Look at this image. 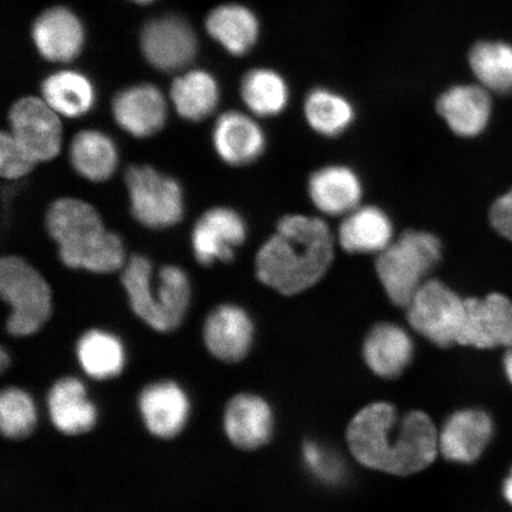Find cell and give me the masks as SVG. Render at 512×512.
<instances>
[{"label": "cell", "mask_w": 512, "mask_h": 512, "mask_svg": "<svg viewBox=\"0 0 512 512\" xmlns=\"http://www.w3.org/2000/svg\"><path fill=\"white\" fill-rule=\"evenodd\" d=\"M246 238V223L236 211L214 208L197 221L192 232V248L197 261L204 266H210L215 261H232L235 249Z\"/></svg>", "instance_id": "7c38bea8"}, {"label": "cell", "mask_w": 512, "mask_h": 512, "mask_svg": "<svg viewBox=\"0 0 512 512\" xmlns=\"http://www.w3.org/2000/svg\"><path fill=\"white\" fill-rule=\"evenodd\" d=\"M409 324L433 344H458L465 319V299L440 280L425 281L407 305Z\"/></svg>", "instance_id": "52a82bcc"}, {"label": "cell", "mask_w": 512, "mask_h": 512, "mask_svg": "<svg viewBox=\"0 0 512 512\" xmlns=\"http://www.w3.org/2000/svg\"><path fill=\"white\" fill-rule=\"evenodd\" d=\"M132 2H136L139 4H149V3H152L153 0H132Z\"/></svg>", "instance_id": "ab89813d"}, {"label": "cell", "mask_w": 512, "mask_h": 512, "mask_svg": "<svg viewBox=\"0 0 512 512\" xmlns=\"http://www.w3.org/2000/svg\"><path fill=\"white\" fill-rule=\"evenodd\" d=\"M121 280L132 310L150 328L171 332L182 324L191 297L190 281L182 268L165 266L155 281L150 260L134 255Z\"/></svg>", "instance_id": "277c9868"}, {"label": "cell", "mask_w": 512, "mask_h": 512, "mask_svg": "<svg viewBox=\"0 0 512 512\" xmlns=\"http://www.w3.org/2000/svg\"><path fill=\"white\" fill-rule=\"evenodd\" d=\"M139 409L147 430L160 439L175 438L187 425L190 402L175 382L150 384L139 396Z\"/></svg>", "instance_id": "9a60e30c"}, {"label": "cell", "mask_w": 512, "mask_h": 512, "mask_svg": "<svg viewBox=\"0 0 512 512\" xmlns=\"http://www.w3.org/2000/svg\"><path fill=\"white\" fill-rule=\"evenodd\" d=\"M113 115L118 125L128 134L146 138L162 130L168 117V108L157 87L138 85L115 96Z\"/></svg>", "instance_id": "2e32d148"}, {"label": "cell", "mask_w": 512, "mask_h": 512, "mask_svg": "<svg viewBox=\"0 0 512 512\" xmlns=\"http://www.w3.org/2000/svg\"><path fill=\"white\" fill-rule=\"evenodd\" d=\"M70 159L74 169L92 182H105L117 170L119 157L117 146L107 134L81 131L70 145Z\"/></svg>", "instance_id": "484cf974"}, {"label": "cell", "mask_w": 512, "mask_h": 512, "mask_svg": "<svg viewBox=\"0 0 512 512\" xmlns=\"http://www.w3.org/2000/svg\"><path fill=\"white\" fill-rule=\"evenodd\" d=\"M392 220L380 208L352 210L338 229V240L349 253H381L393 242Z\"/></svg>", "instance_id": "cb8c5ba5"}, {"label": "cell", "mask_w": 512, "mask_h": 512, "mask_svg": "<svg viewBox=\"0 0 512 512\" xmlns=\"http://www.w3.org/2000/svg\"><path fill=\"white\" fill-rule=\"evenodd\" d=\"M132 214L149 228H168L182 220L183 191L176 179L147 165L132 166L126 172Z\"/></svg>", "instance_id": "ba28073f"}, {"label": "cell", "mask_w": 512, "mask_h": 512, "mask_svg": "<svg viewBox=\"0 0 512 512\" xmlns=\"http://www.w3.org/2000/svg\"><path fill=\"white\" fill-rule=\"evenodd\" d=\"M473 74L484 88L497 94L512 93V46L504 42L483 41L469 55Z\"/></svg>", "instance_id": "4dcf8cb0"}, {"label": "cell", "mask_w": 512, "mask_h": 512, "mask_svg": "<svg viewBox=\"0 0 512 512\" xmlns=\"http://www.w3.org/2000/svg\"><path fill=\"white\" fill-rule=\"evenodd\" d=\"M142 49L153 67L162 72H177L195 59L197 40L194 30L183 19L169 16L146 25Z\"/></svg>", "instance_id": "8fae6325"}, {"label": "cell", "mask_w": 512, "mask_h": 512, "mask_svg": "<svg viewBox=\"0 0 512 512\" xmlns=\"http://www.w3.org/2000/svg\"><path fill=\"white\" fill-rule=\"evenodd\" d=\"M347 439L358 463L395 476L425 470L439 450V434L430 416L419 411L400 416L387 402L371 403L358 412Z\"/></svg>", "instance_id": "6da1fadb"}, {"label": "cell", "mask_w": 512, "mask_h": 512, "mask_svg": "<svg viewBox=\"0 0 512 512\" xmlns=\"http://www.w3.org/2000/svg\"><path fill=\"white\" fill-rule=\"evenodd\" d=\"M494 434L491 416L480 409H463L445 421L439 450L450 462L470 464L482 456Z\"/></svg>", "instance_id": "4fadbf2b"}, {"label": "cell", "mask_w": 512, "mask_h": 512, "mask_svg": "<svg viewBox=\"0 0 512 512\" xmlns=\"http://www.w3.org/2000/svg\"><path fill=\"white\" fill-rule=\"evenodd\" d=\"M76 352L82 369L95 380L112 379L125 366L124 345L110 332L87 331L79 339Z\"/></svg>", "instance_id": "f1b7e54d"}, {"label": "cell", "mask_w": 512, "mask_h": 512, "mask_svg": "<svg viewBox=\"0 0 512 512\" xmlns=\"http://www.w3.org/2000/svg\"><path fill=\"white\" fill-rule=\"evenodd\" d=\"M0 363H2V370L4 371L6 369V367L9 366V363H10V357L8 356V354H6V351L3 349L2 350V358H0Z\"/></svg>", "instance_id": "f35d334b"}, {"label": "cell", "mask_w": 512, "mask_h": 512, "mask_svg": "<svg viewBox=\"0 0 512 512\" xmlns=\"http://www.w3.org/2000/svg\"><path fill=\"white\" fill-rule=\"evenodd\" d=\"M437 236L408 230L379 254L376 272L387 296L395 305L405 306L424 285L426 277L441 258Z\"/></svg>", "instance_id": "5b68a950"}, {"label": "cell", "mask_w": 512, "mask_h": 512, "mask_svg": "<svg viewBox=\"0 0 512 512\" xmlns=\"http://www.w3.org/2000/svg\"><path fill=\"white\" fill-rule=\"evenodd\" d=\"M47 227L67 267L94 273H112L123 267V241L108 232L91 204L78 198L57 200L48 210Z\"/></svg>", "instance_id": "3957f363"}, {"label": "cell", "mask_w": 512, "mask_h": 512, "mask_svg": "<svg viewBox=\"0 0 512 512\" xmlns=\"http://www.w3.org/2000/svg\"><path fill=\"white\" fill-rule=\"evenodd\" d=\"M10 133L37 163L48 162L59 155L62 147V125L46 100L27 96L12 106Z\"/></svg>", "instance_id": "9c48e42d"}, {"label": "cell", "mask_w": 512, "mask_h": 512, "mask_svg": "<svg viewBox=\"0 0 512 512\" xmlns=\"http://www.w3.org/2000/svg\"><path fill=\"white\" fill-rule=\"evenodd\" d=\"M334 251L328 223L318 217L287 215L256 255V275L262 284L294 296L324 277Z\"/></svg>", "instance_id": "7a4b0ae2"}, {"label": "cell", "mask_w": 512, "mask_h": 512, "mask_svg": "<svg viewBox=\"0 0 512 512\" xmlns=\"http://www.w3.org/2000/svg\"><path fill=\"white\" fill-rule=\"evenodd\" d=\"M490 221L503 238L512 241V189L499 197L490 211Z\"/></svg>", "instance_id": "d590c367"}, {"label": "cell", "mask_w": 512, "mask_h": 512, "mask_svg": "<svg viewBox=\"0 0 512 512\" xmlns=\"http://www.w3.org/2000/svg\"><path fill=\"white\" fill-rule=\"evenodd\" d=\"M241 96L255 115L274 117L285 110L290 91L283 76L272 69L258 68L243 78Z\"/></svg>", "instance_id": "1f68e13d"}, {"label": "cell", "mask_w": 512, "mask_h": 512, "mask_svg": "<svg viewBox=\"0 0 512 512\" xmlns=\"http://www.w3.org/2000/svg\"><path fill=\"white\" fill-rule=\"evenodd\" d=\"M414 344L405 329L393 323H381L370 330L363 344L364 361L382 379L399 377L412 362Z\"/></svg>", "instance_id": "44dd1931"}, {"label": "cell", "mask_w": 512, "mask_h": 512, "mask_svg": "<svg viewBox=\"0 0 512 512\" xmlns=\"http://www.w3.org/2000/svg\"><path fill=\"white\" fill-rule=\"evenodd\" d=\"M307 124L324 137H337L354 123L355 110L343 95L316 88L307 95L304 105Z\"/></svg>", "instance_id": "f546056e"}, {"label": "cell", "mask_w": 512, "mask_h": 512, "mask_svg": "<svg viewBox=\"0 0 512 512\" xmlns=\"http://www.w3.org/2000/svg\"><path fill=\"white\" fill-rule=\"evenodd\" d=\"M254 328L251 317L241 307L226 304L210 312L204 324V343L217 360L235 363L251 350Z\"/></svg>", "instance_id": "5bb4252c"}, {"label": "cell", "mask_w": 512, "mask_h": 512, "mask_svg": "<svg viewBox=\"0 0 512 512\" xmlns=\"http://www.w3.org/2000/svg\"><path fill=\"white\" fill-rule=\"evenodd\" d=\"M458 344L477 349L512 347V300L499 293L465 299Z\"/></svg>", "instance_id": "30bf717a"}, {"label": "cell", "mask_w": 512, "mask_h": 512, "mask_svg": "<svg viewBox=\"0 0 512 512\" xmlns=\"http://www.w3.org/2000/svg\"><path fill=\"white\" fill-rule=\"evenodd\" d=\"M48 406L51 421L63 434L79 435L91 431L98 419L85 386L75 377H64L51 387Z\"/></svg>", "instance_id": "603a6c76"}, {"label": "cell", "mask_w": 512, "mask_h": 512, "mask_svg": "<svg viewBox=\"0 0 512 512\" xmlns=\"http://www.w3.org/2000/svg\"><path fill=\"white\" fill-rule=\"evenodd\" d=\"M37 162L19 145L10 132H3L0 137V172L8 179L27 176Z\"/></svg>", "instance_id": "e575fe53"}, {"label": "cell", "mask_w": 512, "mask_h": 512, "mask_svg": "<svg viewBox=\"0 0 512 512\" xmlns=\"http://www.w3.org/2000/svg\"><path fill=\"white\" fill-rule=\"evenodd\" d=\"M32 37L44 59L69 62L80 54L85 32L79 18L72 11L54 8L36 19Z\"/></svg>", "instance_id": "ffe728a7"}, {"label": "cell", "mask_w": 512, "mask_h": 512, "mask_svg": "<svg viewBox=\"0 0 512 512\" xmlns=\"http://www.w3.org/2000/svg\"><path fill=\"white\" fill-rule=\"evenodd\" d=\"M213 140L217 155L229 165H247L264 153L265 133L255 120L240 112H227L216 121Z\"/></svg>", "instance_id": "d6986e66"}, {"label": "cell", "mask_w": 512, "mask_h": 512, "mask_svg": "<svg viewBox=\"0 0 512 512\" xmlns=\"http://www.w3.org/2000/svg\"><path fill=\"white\" fill-rule=\"evenodd\" d=\"M437 110L457 136L476 137L491 117L490 92L482 85L454 86L440 96Z\"/></svg>", "instance_id": "ac0fdd59"}, {"label": "cell", "mask_w": 512, "mask_h": 512, "mask_svg": "<svg viewBox=\"0 0 512 512\" xmlns=\"http://www.w3.org/2000/svg\"><path fill=\"white\" fill-rule=\"evenodd\" d=\"M503 367L505 376H507L508 381L512 384V347L505 352Z\"/></svg>", "instance_id": "8d00e7d4"}, {"label": "cell", "mask_w": 512, "mask_h": 512, "mask_svg": "<svg viewBox=\"0 0 512 512\" xmlns=\"http://www.w3.org/2000/svg\"><path fill=\"white\" fill-rule=\"evenodd\" d=\"M0 293L11 306L6 323L10 335H34L48 322L53 310L50 287L27 261L18 256H6L0 262Z\"/></svg>", "instance_id": "8992f818"}, {"label": "cell", "mask_w": 512, "mask_h": 512, "mask_svg": "<svg viewBox=\"0 0 512 512\" xmlns=\"http://www.w3.org/2000/svg\"><path fill=\"white\" fill-rule=\"evenodd\" d=\"M37 412L31 396L19 388H6L0 395V428L9 439L29 437L35 430Z\"/></svg>", "instance_id": "d6a6232c"}, {"label": "cell", "mask_w": 512, "mask_h": 512, "mask_svg": "<svg viewBox=\"0 0 512 512\" xmlns=\"http://www.w3.org/2000/svg\"><path fill=\"white\" fill-rule=\"evenodd\" d=\"M43 99L53 110L67 118L85 115L94 105V88L85 75L72 70L50 75L42 83Z\"/></svg>", "instance_id": "4316f807"}, {"label": "cell", "mask_w": 512, "mask_h": 512, "mask_svg": "<svg viewBox=\"0 0 512 512\" xmlns=\"http://www.w3.org/2000/svg\"><path fill=\"white\" fill-rule=\"evenodd\" d=\"M503 496L512 507V467L507 478L503 483Z\"/></svg>", "instance_id": "74e56055"}, {"label": "cell", "mask_w": 512, "mask_h": 512, "mask_svg": "<svg viewBox=\"0 0 512 512\" xmlns=\"http://www.w3.org/2000/svg\"><path fill=\"white\" fill-rule=\"evenodd\" d=\"M304 465L311 475L325 484L341 482L344 463L338 454L328 446L310 441L303 446Z\"/></svg>", "instance_id": "836d02e7"}, {"label": "cell", "mask_w": 512, "mask_h": 512, "mask_svg": "<svg viewBox=\"0 0 512 512\" xmlns=\"http://www.w3.org/2000/svg\"><path fill=\"white\" fill-rule=\"evenodd\" d=\"M223 424L233 445L246 451L256 450L267 444L272 437V409L260 396L236 395L228 403Z\"/></svg>", "instance_id": "e0dca14e"}, {"label": "cell", "mask_w": 512, "mask_h": 512, "mask_svg": "<svg viewBox=\"0 0 512 512\" xmlns=\"http://www.w3.org/2000/svg\"><path fill=\"white\" fill-rule=\"evenodd\" d=\"M171 99L182 118L201 121L216 110L219 86L209 73L192 70L172 83Z\"/></svg>", "instance_id": "83f0119b"}, {"label": "cell", "mask_w": 512, "mask_h": 512, "mask_svg": "<svg viewBox=\"0 0 512 512\" xmlns=\"http://www.w3.org/2000/svg\"><path fill=\"white\" fill-rule=\"evenodd\" d=\"M309 194L312 203L323 214L341 216L358 207L363 187L354 170L343 165H330L311 176Z\"/></svg>", "instance_id": "7402d4cb"}, {"label": "cell", "mask_w": 512, "mask_h": 512, "mask_svg": "<svg viewBox=\"0 0 512 512\" xmlns=\"http://www.w3.org/2000/svg\"><path fill=\"white\" fill-rule=\"evenodd\" d=\"M208 34L224 49L242 56L254 47L259 37V22L245 6L222 5L211 11L206 22Z\"/></svg>", "instance_id": "d4e9b609"}]
</instances>
